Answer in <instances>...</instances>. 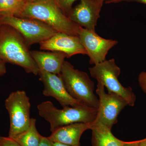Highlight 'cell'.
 <instances>
[{
    "label": "cell",
    "instance_id": "1",
    "mask_svg": "<svg viewBox=\"0 0 146 146\" xmlns=\"http://www.w3.org/2000/svg\"><path fill=\"white\" fill-rule=\"evenodd\" d=\"M23 36L8 25L0 27V59L18 65L26 72L39 74V69Z\"/></svg>",
    "mask_w": 146,
    "mask_h": 146
},
{
    "label": "cell",
    "instance_id": "2",
    "mask_svg": "<svg viewBox=\"0 0 146 146\" xmlns=\"http://www.w3.org/2000/svg\"><path fill=\"white\" fill-rule=\"evenodd\" d=\"M20 18L38 20L51 27L57 32L78 35L80 27L70 20L54 0H41L26 3L17 15Z\"/></svg>",
    "mask_w": 146,
    "mask_h": 146
},
{
    "label": "cell",
    "instance_id": "3",
    "mask_svg": "<svg viewBox=\"0 0 146 146\" xmlns=\"http://www.w3.org/2000/svg\"><path fill=\"white\" fill-rule=\"evenodd\" d=\"M37 108L39 116L49 123L51 133L58 128L74 123H94L98 113V108L85 104L58 109L49 101L38 104Z\"/></svg>",
    "mask_w": 146,
    "mask_h": 146
},
{
    "label": "cell",
    "instance_id": "4",
    "mask_svg": "<svg viewBox=\"0 0 146 146\" xmlns=\"http://www.w3.org/2000/svg\"><path fill=\"white\" fill-rule=\"evenodd\" d=\"M59 74L71 96L90 107L98 108L99 100L94 93L95 84L86 72L75 69L70 63L65 61Z\"/></svg>",
    "mask_w": 146,
    "mask_h": 146
},
{
    "label": "cell",
    "instance_id": "5",
    "mask_svg": "<svg viewBox=\"0 0 146 146\" xmlns=\"http://www.w3.org/2000/svg\"><path fill=\"white\" fill-rule=\"evenodd\" d=\"M89 72L93 78L100 82L106 88L108 93L117 94L125 100L129 106H134L136 96L130 86L124 87L118 80L121 69L112 58L98 63L89 68Z\"/></svg>",
    "mask_w": 146,
    "mask_h": 146
},
{
    "label": "cell",
    "instance_id": "6",
    "mask_svg": "<svg viewBox=\"0 0 146 146\" xmlns=\"http://www.w3.org/2000/svg\"><path fill=\"white\" fill-rule=\"evenodd\" d=\"M5 104L10 118L8 136L13 138L27 130L30 125L29 98L24 91H13L6 99Z\"/></svg>",
    "mask_w": 146,
    "mask_h": 146
},
{
    "label": "cell",
    "instance_id": "7",
    "mask_svg": "<svg viewBox=\"0 0 146 146\" xmlns=\"http://www.w3.org/2000/svg\"><path fill=\"white\" fill-rule=\"evenodd\" d=\"M0 23L8 25L16 30L28 47L36 43L40 44L57 32L44 23L32 18L1 16Z\"/></svg>",
    "mask_w": 146,
    "mask_h": 146
},
{
    "label": "cell",
    "instance_id": "8",
    "mask_svg": "<svg viewBox=\"0 0 146 146\" xmlns=\"http://www.w3.org/2000/svg\"><path fill=\"white\" fill-rule=\"evenodd\" d=\"M96 93L98 96L99 105L94 125H102L111 129L117 122L119 114L128 105L126 101L117 94L106 93L102 84L98 82Z\"/></svg>",
    "mask_w": 146,
    "mask_h": 146
},
{
    "label": "cell",
    "instance_id": "9",
    "mask_svg": "<svg viewBox=\"0 0 146 146\" xmlns=\"http://www.w3.org/2000/svg\"><path fill=\"white\" fill-rule=\"evenodd\" d=\"M78 36L89 56V63L94 65L106 60L110 50L118 43L116 40L103 38L97 34L96 31L81 27Z\"/></svg>",
    "mask_w": 146,
    "mask_h": 146
},
{
    "label": "cell",
    "instance_id": "10",
    "mask_svg": "<svg viewBox=\"0 0 146 146\" xmlns=\"http://www.w3.org/2000/svg\"><path fill=\"white\" fill-rule=\"evenodd\" d=\"M39 80L44 84L43 94L45 96L54 98L63 107L78 106L84 104L71 96L65 89L59 74L47 72L39 68Z\"/></svg>",
    "mask_w": 146,
    "mask_h": 146
},
{
    "label": "cell",
    "instance_id": "11",
    "mask_svg": "<svg viewBox=\"0 0 146 146\" xmlns=\"http://www.w3.org/2000/svg\"><path fill=\"white\" fill-rule=\"evenodd\" d=\"M39 44L41 50L63 52L66 55L67 58L76 54L87 55L78 35L57 32Z\"/></svg>",
    "mask_w": 146,
    "mask_h": 146
},
{
    "label": "cell",
    "instance_id": "12",
    "mask_svg": "<svg viewBox=\"0 0 146 146\" xmlns=\"http://www.w3.org/2000/svg\"><path fill=\"white\" fill-rule=\"evenodd\" d=\"M103 5L102 3L93 0H80L68 16L79 26L95 31Z\"/></svg>",
    "mask_w": 146,
    "mask_h": 146
},
{
    "label": "cell",
    "instance_id": "13",
    "mask_svg": "<svg viewBox=\"0 0 146 146\" xmlns=\"http://www.w3.org/2000/svg\"><path fill=\"white\" fill-rule=\"evenodd\" d=\"M94 123H76L58 128L48 138L52 142L80 146V138L85 131L91 129Z\"/></svg>",
    "mask_w": 146,
    "mask_h": 146
},
{
    "label": "cell",
    "instance_id": "14",
    "mask_svg": "<svg viewBox=\"0 0 146 146\" xmlns=\"http://www.w3.org/2000/svg\"><path fill=\"white\" fill-rule=\"evenodd\" d=\"M32 56L39 68L48 72L59 74L67 56L63 52L33 50L31 51Z\"/></svg>",
    "mask_w": 146,
    "mask_h": 146
},
{
    "label": "cell",
    "instance_id": "15",
    "mask_svg": "<svg viewBox=\"0 0 146 146\" xmlns=\"http://www.w3.org/2000/svg\"><path fill=\"white\" fill-rule=\"evenodd\" d=\"M92 130L93 146H123L125 142L115 137L111 129L102 125H94Z\"/></svg>",
    "mask_w": 146,
    "mask_h": 146
},
{
    "label": "cell",
    "instance_id": "16",
    "mask_svg": "<svg viewBox=\"0 0 146 146\" xmlns=\"http://www.w3.org/2000/svg\"><path fill=\"white\" fill-rule=\"evenodd\" d=\"M36 119L31 118L28 129L12 138L21 146H39L42 136L37 130Z\"/></svg>",
    "mask_w": 146,
    "mask_h": 146
},
{
    "label": "cell",
    "instance_id": "17",
    "mask_svg": "<svg viewBox=\"0 0 146 146\" xmlns=\"http://www.w3.org/2000/svg\"><path fill=\"white\" fill-rule=\"evenodd\" d=\"M26 3L24 0H0V16H17Z\"/></svg>",
    "mask_w": 146,
    "mask_h": 146
},
{
    "label": "cell",
    "instance_id": "18",
    "mask_svg": "<svg viewBox=\"0 0 146 146\" xmlns=\"http://www.w3.org/2000/svg\"><path fill=\"white\" fill-rule=\"evenodd\" d=\"M77 0H59L58 6L61 10L66 16L70 12L72 9L73 4Z\"/></svg>",
    "mask_w": 146,
    "mask_h": 146
},
{
    "label": "cell",
    "instance_id": "19",
    "mask_svg": "<svg viewBox=\"0 0 146 146\" xmlns=\"http://www.w3.org/2000/svg\"><path fill=\"white\" fill-rule=\"evenodd\" d=\"M0 146H21L13 138L0 136Z\"/></svg>",
    "mask_w": 146,
    "mask_h": 146
},
{
    "label": "cell",
    "instance_id": "20",
    "mask_svg": "<svg viewBox=\"0 0 146 146\" xmlns=\"http://www.w3.org/2000/svg\"><path fill=\"white\" fill-rule=\"evenodd\" d=\"M138 83L141 89L146 95V72H142L138 76Z\"/></svg>",
    "mask_w": 146,
    "mask_h": 146
},
{
    "label": "cell",
    "instance_id": "21",
    "mask_svg": "<svg viewBox=\"0 0 146 146\" xmlns=\"http://www.w3.org/2000/svg\"><path fill=\"white\" fill-rule=\"evenodd\" d=\"M136 2L146 4V0H108L105 1V3L107 4L117 3L122 2Z\"/></svg>",
    "mask_w": 146,
    "mask_h": 146
},
{
    "label": "cell",
    "instance_id": "22",
    "mask_svg": "<svg viewBox=\"0 0 146 146\" xmlns=\"http://www.w3.org/2000/svg\"><path fill=\"white\" fill-rule=\"evenodd\" d=\"M39 146H53L51 141L48 137L42 136Z\"/></svg>",
    "mask_w": 146,
    "mask_h": 146
},
{
    "label": "cell",
    "instance_id": "23",
    "mask_svg": "<svg viewBox=\"0 0 146 146\" xmlns=\"http://www.w3.org/2000/svg\"><path fill=\"white\" fill-rule=\"evenodd\" d=\"M6 63L0 59V76L4 75L6 73Z\"/></svg>",
    "mask_w": 146,
    "mask_h": 146
},
{
    "label": "cell",
    "instance_id": "24",
    "mask_svg": "<svg viewBox=\"0 0 146 146\" xmlns=\"http://www.w3.org/2000/svg\"><path fill=\"white\" fill-rule=\"evenodd\" d=\"M135 142L139 146H146V138L140 141H135Z\"/></svg>",
    "mask_w": 146,
    "mask_h": 146
},
{
    "label": "cell",
    "instance_id": "25",
    "mask_svg": "<svg viewBox=\"0 0 146 146\" xmlns=\"http://www.w3.org/2000/svg\"><path fill=\"white\" fill-rule=\"evenodd\" d=\"M123 146H139L136 143L135 141L131 142H125V144Z\"/></svg>",
    "mask_w": 146,
    "mask_h": 146
},
{
    "label": "cell",
    "instance_id": "26",
    "mask_svg": "<svg viewBox=\"0 0 146 146\" xmlns=\"http://www.w3.org/2000/svg\"><path fill=\"white\" fill-rule=\"evenodd\" d=\"M52 143L53 146H74L66 145V144L60 143H55V142H52Z\"/></svg>",
    "mask_w": 146,
    "mask_h": 146
},
{
    "label": "cell",
    "instance_id": "27",
    "mask_svg": "<svg viewBox=\"0 0 146 146\" xmlns=\"http://www.w3.org/2000/svg\"><path fill=\"white\" fill-rule=\"evenodd\" d=\"M27 3H32L34 2L37 1H41V0H24Z\"/></svg>",
    "mask_w": 146,
    "mask_h": 146
},
{
    "label": "cell",
    "instance_id": "28",
    "mask_svg": "<svg viewBox=\"0 0 146 146\" xmlns=\"http://www.w3.org/2000/svg\"><path fill=\"white\" fill-rule=\"evenodd\" d=\"M93 1H96L98 2L102 3H104L105 1V0H93Z\"/></svg>",
    "mask_w": 146,
    "mask_h": 146
},
{
    "label": "cell",
    "instance_id": "29",
    "mask_svg": "<svg viewBox=\"0 0 146 146\" xmlns=\"http://www.w3.org/2000/svg\"><path fill=\"white\" fill-rule=\"evenodd\" d=\"M57 3V4L58 5V3H59V0H54Z\"/></svg>",
    "mask_w": 146,
    "mask_h": 146
},
{
    "label": "cell",
    "instance_id": "30",
    "mask_svg": "<svg viewBox=\"0 0 146 146\" xmlns=\"http://www.w3.org/2000/svg\"><path fill=\"white\" fill-rule=\"evenodd\" d=\"M2 24L1 23H0V27H1V25Z\"/></svg>",
    "mask_w": 146,
    "mask_h": 146
},
{
    "label": "cell",
    "instance_id": "31",
    "mask_svg": "<svg viewBox=\"0 0 146 146\" xmlns=\"http://www.w3.org/2000/svg\"><path fill=\"white\" fill-rule=\"evenodd\" d=\"M108 1V0H105V2L106 1Z\"/></svg>",
    "mask_w": 146,
    "mask_h": 146
}]
</instances>
